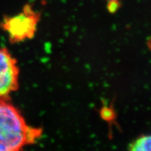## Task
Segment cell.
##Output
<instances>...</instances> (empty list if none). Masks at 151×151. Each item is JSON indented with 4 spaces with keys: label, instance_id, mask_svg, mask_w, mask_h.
<instances>
[{
    "label": "cell",
    "instance_id": "1",
    "mask_svg": "<svg viewBox=\"0 0 151 151\" xmlns=\"http://www.w3.org/2000/svg\"><path fill=\"white\" fill-rule=\"evenodd\" d=\"M39 128L28 125L18 109L0 99V151H16L33 144L41 137Z\"/></svg>",
    "mask_w": 151,
    "mask_h": 151
},
{
    "label": "cell",
    "instance_id": "2",
    "mask_svg": "<svg viewBox=\"0 0 151 151\" xmlns=\"http://www.w3.org/2000/svg\"><path fill=\"white\" fill-rule=\"evenodd\" d=\"M39 19V15L28 6L21 14L5 20V28L13 40L30 39L35 35Z\"/></svg>",
    "mask_w": 151,
    "mask_h": 151
},
{
    "label": "cell",
    "instance_id": "3",
    "mask_svg": "<svg viewBox=\"0 0 151 151\" xmlns=\"http://www.w3.org/2000/svg\"><path fill=\"white\" fill-rule=\"evenodd\" d=\"M17 61L6 48L0 49V99H6L18 86Z\"/></svg>",
    "mask_w": 151,
    "mask_h": 151
},
{
    "label": "cell",
    "instance_id": "4",
    "mask_svg": "<svg viewBox=\"0 0 151 151\" xmlns=\"http://www.w3.org/2000/svg\"><path fill=\"white\" fill-rule=\"evenodd\" d=\"M130 150L149 151L151 150V135L141 136L130 143Z\"/></svg>",
    "mask_w": 151,
    "mask_h": 151
},
{
    "label": "cell",
    "instance_id": "5",
    "mask_svg": "<svg viewBox=\"0 0 151 151\" xmlns=\"http://www.w3.org/2000/svg\"><path fill=\"white\" fill-rule=\"evenodd\" d=\"M107 1H109V2H118L119 0H107Z\"/></svg>",
    "mask_w": 151,
    "mask_h": 151
}]
</instances>
